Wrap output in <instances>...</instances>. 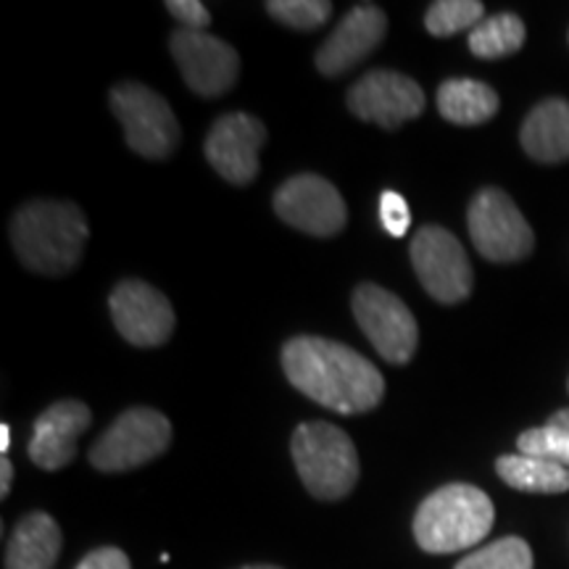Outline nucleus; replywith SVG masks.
Returning a JSON list of instances; mask_svg holds the SVG:
<instances>
[{"mask_svg":"<svg viewBox=\"0 0 569 569\" xmlns=\"http://www.w3.org/2000/svg\"><path fill=\"white\" fill-rule=\"evenodd\" d=\"M567 388H569V382H567Z\"/></svg>","mask_w":569,"mask_h":569,"instance_id":"33","label":"nucleus"},{"mask_svg":"<svg viewBox=\"0 0 569 569\" xmlns=\"http://www.w3.org/2000/svg\"><path fill=\"white\" fill-rule=\"evenodd\" d=\"M77 569H132L130 559L122 549H113V546H106V549L90 551L88 557L80 561Z\"/></svg>","mask_w":569,"mask_h":569,"instance_id":"28","label":"nucleus"},{"mask_svg":"<svg viewBox=\"0 0 569 569\" xmlns=\"http://www.w3.org/2000/svg\"><path fill=\"white\" fill-rule=\"evenodd\" d=\"M525 42V21L517 13L486 17L469 32V51L478 59H503L517 53Z\"/></svg>","mask_w":569,"mask_h":569,"instance_id":"21","label":"nucleus"},{"mask_svg":"<svg viewBox=\"0 0 569 569\" xmlns=\"http://www.w3.org/2000/svg\"><path fill=\"white\" fill-rule=\"evenodd\" d=\"M388 19L380 6L361 3L340 19L336 32L325 40L317 53V69L325 77H340L361 63L386 38Z\"/></svg>","mask_w":569,"mask_h":569,"instance_id":"15","label":"nucleus"},{"mask_svg":"<svg viewBox=\"0 0 569 569\" xmlns=\"http://www.w3.org/2000/svg\"><path fill=\"white\" fill-rule=\"evenodd\" d=\"M438 111L446 122L475 127L496 117L498 96L486 82L448 80L438 90Z\"/></svg>","mask_w":569,"mask_h":569,"instance_id":"19","label":"nucleus"},{"mask_svg":"<svg viewBox=\"0 0 569 569\" xmlns=\"http://www.w3.org/2000/svg\"><path fill=\"white\" fill-rule=\"evenodd\" d=\"M167 11L180 21L184 30H206L211 24V13L201 0H167Z\"/></svg>","mask_w":569,"mask_h":569,"instance_id":"27","label":"nucleus"},{"mask_svg":"<svg viewBox=\"0 0 569 569\" xmlns=\"http://www.w3.org/2000/svg\"><path fill=\"white\" fill-rule=\"evenodd\" d=\"M493 503L480 488L451 482L419 503L415 538L427 553H457L478 546L493 528Z\"/></svg>","mask_w":569,"mask_h":569,"instance_id":"3","label":"nucleus"},{"mask_svg":"<svg viewBox=\"0 0 569 569\" xmlns=\"http://www.w3.org/2000/svg\"><path fill=\"white\" fill-rule=\"evenodd\" d=\"M111 109L134 153L146 159H169L180 146L182 130L172 106L140 82H122L111 90Z\"/></svg>","mask_w":569,"mask_h":569,"instance_id":"5","label":"nucleus"},{"mask_svg":"<svg viewBox=\"0 0 569 569\" xmlns=\"http://www.w3.org/2000/svg\"><path fill=\"white\" fill-rule=\"evenodd\" d=\"M88 219L67 201H30L13 213L11 243L19 261L38 274L59 277L80 264Z\"/></svg>","mask_w":569,"mask_h":569,"instance_id":"2","label":"nucleus"},{"mask_svg":"<svg viewBox=\"0 0 569 569\" xmlns=\"http://www.w3.org/2000/svg\"><path fill=\"white\" fill-rule=\"evenodd\" d=\"M411 264L436 301L451 306L472 293L475 274L465 248L443 227H422L411 240Z\"/></svg>","mask_w":569,"mask_h":569,"instance_id":"9","label":"nucleus"},{"mask_svg":"<svg viewBox=\"0 0 569 569\" xmlns=\"http://www.w3.org/2000/svg\"><path fill=\"white\" fill-rule=\"evenodd\" d=\"M240 569H282V567H272V565H248V567H240Z\"/></svg>","mask_w":569,"mask_h":569,"instance_id":"32","label":"nucleus"},{"mask_svg":"<svg viewBox=\"0 0 569 569\" xmlns=\"http://www.w3.org/2000/svg\"><path fill=\"white\" fill-rule=\"evenodd\" d=\"M274 211L284 224L315 238H332L346 227L348 211L338 188L319 174H296L274 193Z\"/></svg>","mask_w":569,"mask_h":569,"instance_id":"10","label":"nucleus"},{"mask_svg":"<svg viewBox=\"0 0 569 569\" xmlns=\"http://www.w3.org/2000/svg\"><path fill=\"white\" fill-rule=\"evenodd\" d=\"M9 448H11V427L0 425V451L9 453Z\"/></svg>","mask_w":569,"mask_h":569,"instance_id":"31","label":"nucleus"},{"mask_svg":"<svg viewBox=\"0 0 569 569\" xmlns=\"http://www.w3.org/2000/svg\"><path fill=\"white\" fill-rule=\"evenodd\" d=\"M469 234L478 251L488 261L509 264L530 256L536 246V234L525 222L517 203L498 188H486L469 203Z\"/></svg>","mask_w":569,"mask_h":569,"instance_id":"7","label":"nucleus"},{"mask_svg":"<svg viewBox=\"0 0 569 569\" xmlns=\"http://www.w3.org/2000/svg\"><path fill=\"white\" fill-rule=\"evenodd\" d=\"M348 109L361 122H375L386 130H396L425 111V92L411 77L401 71L377 69L361 77L348 90Z\"/></svg>","mask_w":569,"mask_h":569,"instance_id":"11","label":"nucleus"},{"mask_svg":"<svg viewBox=\"0 0 569 569\" xmlns=\"http://www.w3.org/2000/svg\"><path fill=\"white\" fill-rule=\"evenodd\" d=\"M380 222L393 238H403L411 227V211L403 196H398L396 190H386L380 198Z\"/></svg>","mask_w":569,"mask_h":569,"instance_id":"26","label":"nucleus"},{"mask_svg":"<svg viewBox=\"0 0 569 569\" xmlns=\"http://www.w3.org/2000/svg\"><path fill=\"white\" fill-rule=\"evenodd\" d=\"M522 148L540 163L569 161V103L549 98L538 103L519 132Z\"/></svg>","mask_w":569,"mask_h":569,"instance_id":"17","label":"nucleus"},{"mask_svg":"<svg viewBox=\"0 0 569 569\" xmlns=\"http://www.w3.org/2000/svg\"><path fill=\"white\" fill-rule=\"evenodd\" d=\"M282 367L296 390L338 415H365L386 396L380 369L336 340L311 336L288 340Z\"/></svg>","mask_w":569,"mask_h":569,"instance_id":"1","label":"nucleus"},{"mask_svg":"<svg viewBox=\"0 0 569 569\" xmlns=\"http://www.w3.org/2000/svg\"><path fill=\"white\" fill-rule=\"evenodd\" d=\"M498 478L509 488L522 493H565L569 490V469L553 461L528 457V453H509L496 461Z\"/></svg>","mask_w":569,"mask_h":569,"instance_id":"20","label":"nucleus"},{"mask_svg":"<svg viewBox=\"0 0 569 569\" xmlns=\"http://www.w3.org/2000/svg\"><path fill=\"white\" fill-rule=\"evenodd\" d=\"M61 553V528L46 511H32L13 528L6 569H53Z\"/></svg>","mask_w":569,"mask_h":569,"instance_id":"18","label":"nucleus"},{"mask_svg":"<svg viewBox=\"0 0 569 569\" xmlns=\"http://www.w3.org/2000/svg\"><path fill=\"white\" fill-rule=\"evenodd\" d=\"M172 56L188 88L203 98L222 96V92L232 88L240 74V59L234 48L209 32H174Z\"/></svg>","mask_w":569,"mask_h":569,"instance_id":"13","label":"nucleus"},{"mask_svg":"<svg viewBox=\"0 0 569 569\" xmlns=\"http://www.w3.org/2000/svg\"><path fill=\"white\" fill-rule=\"evenodd\" d=\"M111 319L127 343L156 348L174 332V309L169 298L142 280H124L109 298Z\"/></svg>","mask_w":569,"mask_h":569,"instance_id":"12","label":"nucleus"},{"mask_svg":"<svg viewBox=\"0 0 569 569\" xmlns=\"http://www.w3.org/2000/svg\"><path fill=\"white\" fill-rule=\"evenodd\" d=\"M172 443V425L156 409H127L90 448L98 472H127L161 457Z\"/></svg>","mask_w":569,"mask_h":569,"instance_id":"6","label":"nucleus"},{"mask_svg":"<svg viewBox=\"0 0 569 569\" xmlns=\"http://www.w3.org/2000/svg\"><path fill=\"white\" fill-rule=\"evenodd\" d=\"M482 13H486V6L480 0H438L427 9L425 27L436 38H451L465 30L472 32L486 19Z\"/></svg>","mask_w":569,"mask_h":569,"instance_id":"22","label":"nucleus"},{"mask_svg":"<svg viewBox=\"0 0 569 569\" xmlns=\"http://www.w3.org/2000/svg\"><path fill=\"white\" fill-rule=\"evenodd\" d=\"M517 448L519 453L553 461V465H561L569 469V430H561V427H553V425L532 427V430L519 436Z\"/></svg>","mask_w":569,"mask_h":569,"instance_id":"24","label":"nucleus"},{"mask_svg":"<svg viewBox=\"0 0 569 569\" xmlns=\"http://www.w3.org/2000/svg\"><path fill=\"white\" fill-rule=\"evenodd\" d=\"M457 569H532V551L522 538L509 536L469 553Z\"/></svg>","mask_w":569,"mask_h":569,"instance_id":"23","label":"nucleus"},{"mask_svg":"<svg viewBox=\"0 0 569 569\" xmlns=\"http://www.w3.org/2000/svg\"><path fill=\"white\" fill-rule=\"evenodd\" d=\"M11 482H13V465L9 457L0 459V496H9L11 493Z\"/></svg>","mask_w":569,"mask_h":569,"instance_id":"29","label":"nucleus"},{"mask_svg":"<svg viewBox=\"0 0 569 569\" xmlns=\"http://www.w3.org/2000/svg\"><path fill=\"white\" fill-rule=\"evenodd\" d=\"M267 11L277 21L293 27V30H319L332 17V3L327 0H269Z\"/></svg>","mask_w":569,"mask_h":569,"instance_id":"25","label":"nucleus"},{"mask_svg":"<svg viewBox=\"0 0 569 569\" xmlns=\"http://www.w3.org/2000/svg\"><path fill=\"white\" fill-rule=\"evenodd\" d=\"M353 317L388 365L401 367L415 359L419 343L417 319L390 290L372 282L359 284L353 293Z\"/></svg>","mask_w":569,"mask_h":569,"instance_id":"8","label":"nucleus"},{"mask_svg":"<svg viewBox=\"0 0 569 569\" xmlns=\"http://www.w3.org/2000/svg\"><path fill=\"white\" fill-rule=\"evenodd\" d=\"M290 451L306 490L319 501H340L359 480V457L353 440L336 425H298Z\"/></svg>","mask_w":569,"mask_h":569,"instance_id":"4","label":"nucleus"},{"mask_svg":"<svg viewBox=\"0 0 569 569\" xmlns=\"http://www.w3.org/2000/svg\"><path fill=\"white\" fill-rule=\"evenodd\" d=\"M267 142V127L251 113H224L206 138V159L217 174L232 184H248L259 174V153Z\"/></svg>","mask_w":569,"mask_h":569,"instance_id":"14","label":"nucleus"},{"mask_svg":"<svg viewBox=\"0 0 569 569\" xmlns=\"http://www.w3.org/2000/svg\"><path fill=\"white\" fill-rule=\"evenodd\" d=\"M92 422L90 409L82 401H59L38 417L30 440V459L40 469L67 467L77 453V440Z\"/></svg>","mask_w":569,"mask_h":569,"instance_id":"16","label":"nucleus"},{"mask_svg":"<svg viewBox=\"0 0 569 569\" xmlns=\"http://www.w3.org/2000/svg\"><path fill=\"white\" fill-rule=\"evenodd\" d=\"M546 425H553V427H561V430H569V409H561L557 415H551V419Z\"/></svg>","mask_w":569,"mask_h":569,"instance_id":"30","label":"nucleus"}]
</instances>
